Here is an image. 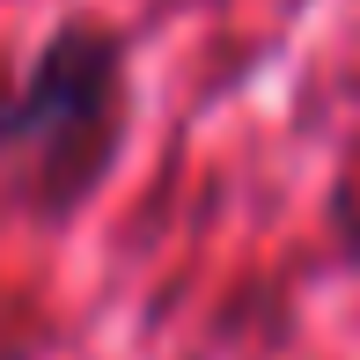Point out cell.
I'll return each instance as SVG.
<instances>
[{"mask_svg":"<svg viewBox=\"0 0 360 360\" xmlns=\"http://www.w3.org/2000/svg\"><path fill=\"white\" fill-rule=\"evenodd\" d=\"M125 140V44L110 22L67 15L22 74L0 81V184L37 221H74Z\"/></svg>","mask_w":360,"mask_h":360,"instance_id":"6da1fadb","label":"cell"}]
</instances>
